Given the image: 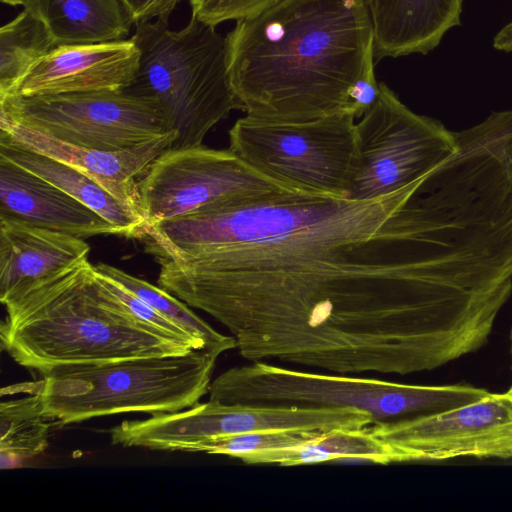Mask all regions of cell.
<instances>
[{
	"label": "cell",
	"mask_w": 512,
	"mask_h": 512,
	"mask_svg": "<svg viewBox=\"0 0 512 512\" xmlns=\"http://www.w3.org/2000/svg\"><path fill=\"white\" fill-rule=\"evenodd\" d=\"M471 225L424 175L380 198L295 193L253 243L161 261L158 284L248 361L408 375L480 349L498 316Z\"/></svg>",
	"instance_id": "1"
},
{
	"label": "cell",
	"mask_w": 512,
	"mask_h": 512,
	"mask_svg": "<svg viewBox=\"0 0 512 512\" xmlns=\"http://www.w3.org/2000/svg\"><path fill=\"white\" fill-rule=\"evenodd\" d=\"M226 39L233 90L261 121L350 113L351 90L374 65L364 0H278L237 20Z\"/></svg>",
	"instance_id": "2"
},
{
	"label": "cell",
	"mask_w": 512,
	"mask_h": 512,
	"mask_svg": "<svg viewBox=\"0 0 512 512\" xmlns=\"http://www.w3.org/2000/svg\"><path fill=\"white\" fill-rule=\"evenodd\" d=\"M4 306L2 349L42 376L62 368L193 350L132 316L88 259Z\"/></svg>",
	"instance_id": "3"
},
{
	"label": "cell",
	"mask_w": 512,
	"mask_h": 512,
	"mask_svg": "<svg viewBox=\"0 0 512 512\" xmlns=\"http://www.w3.org/2000/svg\"><path fill=\"white\" fill-rule=\"evenodd\" d=\"M140 52L138 72L125 90L160 105L176 139L169 149L202 145L206 134L242 106L233 90L227 39L191 15L181 30L168 18L136 24L132 36Z\"/></svg>",
	"instance_id": "4"
},
{
	"label": "cell",
	"mask_w": 512,
	"mask_h": 512,
	"mask_svg": "<svg viewBox=\"0 0 512 512\" xmlns=\"http://www.w3.org/2000/svg\"><path fill=\"white\" fill-rule=\"evenodd\" d=\"M219 356L206 350L62 368L24 384L44 415L68 425L127 412H177L209 393Z\"/></svg>",
	"instance_id": "5"
},
{
	"label": "cell",
	"mask_w": 512,
	"mask_h": 512,
	"mask_svg": "<svg viewBox=\"0 0 512 512\" xmlns=\"http://www.w3.org/2000/svg\"><path fill=\"white\" fill-rule=\"evenodd\" d=\"M489 394L468 385L403 384L251 361L213 379L209 400L224 404L355 408L370 413L377 424L450 410Z\"/></svg>",
	"instance_id": "6"
},
{
	"label": "cell",
	"mask_w": 512,
	"mask_h": 512,
	"mask_svg": "<svg viewBox=\"0 0 512 512\" xmlns=\"http://www.w3.org/2000/svg\"><path fill=\"white\" fill-rule=\"evenodd\" d=\"M355 116L267 122L245 116L229 150L266 178L296 192L348 198L359 167Z\"/></svg>",
	"instance_id": "7"
},
{
	"label": "cell",
	"mask_w": 512,
	"mask_h": 512,
	"mask_svg": "<svg viewBox=\"0 0 512 512\" xmlns=\"http://www.w3.org/2000/svg\"><path fill=\"white\" fill-rule=\"evenodd\" d=\"M0 107L1 116L91 149H129L174 132L155 99L127 90L13 95Z\"/></svg>",
	"instance_id": "8"
},
{
	"label": "cell",
	"mask_w": 512,
	"mask_h": 512,
	"mask_svg": "<svg viewBox=\"0 0 512 512\" xmlns=\"http://www.w3.org/2000/svg\"><path fill=\"white\" fill-rule=\"evenodd\" d=\"M359 167L348 198L372 200L420 179L457 148L456 132L418 115L384 83L356 123Z\"/></svg>",
	"instance_id": "9"
},
{
	"label": "cell",
	"mask_w": 512,
	"mask_h": 512,
	"mask_svg": "<svg viewBox=\"0 0 512 512\" xmlns=\"http://www.w3.org/2000/svg\"><path fill=\"white\" fill-rule=\"evenodd\" d=\"M149 225L218 204H245L299 193L249 167L232 151L204 147L167 149L138 181Z\"/></svg>",
	"instance_id": "10"
},
{
	"label": "cell",
	"mask_w": 512,
	"mask_h": 512,
	"mask_svg": "<svg viewBox=\"0 0 512 512\" xmlns=\"http://www.w3.org/2000/svg\"><path fill=\"white\" fill-rule=\"evenodd\" d=\"M393 463L461 457L512 459V394L490 393L459 407L369 426Z\"/></svg>",
	"instance_id": "11"
},
{
	"label": "cell",
	"mask_w": 512,
	"mask_h": 512,
	"mask_svg": "<svg viewBox=\"0 0 512 512\" xmlns=\"http://www.w3.org/2000/svg\"><path fill=\"white\" fill-rule=\"evenodd\" d=\"M375 424L372 415L355 408L294 405L224 404L209 400L170 413L165 421L169 442L178 450L221 436L267 430H309L328 433Z\"/></svg>",
	"instance_id": "12"
},
{
	"label": "cell",
	"mask_w": 512,
	"mask_h": 512,
	"mask_svg": "<svg viewBox=\"0 0 512 512\" xmlns=\"http://www.w3.org/2000/svg\"><path fill=\"white\" fill-rule=\"evenodd\" d=\"M141 52L133 37L125 40L60 45L41 59L15 95L122 91L134 81Z\"/></svg>",
	"instance_id": "13"
},
{
	"label": "cell",
	"mask_w": 512,
	"mask_h": 512,
	"mask_svg": "<svg viewBox=\"0 0 512 512\" xmlns=\"http://www.w3.org/2000/svg\"><path fill=\"white\" fill-rule=\"evenodd\" d=\"M1 138L85 173L144 217L138 179L176 139L169 132L133 148L99 150L70 144L1 116ZM145 218V217H144ZM146 220V219H145Z\"/></svg>",
	"instance_id": "14"
},
{
	"label": "cell",
	"mask_w": 512,
	"mask_h": 512,
	"mask_svg": "<svg viewBox=\"0 0 512 512\" xmlns=\"http://www.w3.org/2000/svg\"><path fill=\"white\" fill-rule=\"evenodd\" d=\"M0 219L80 238L118 235L92 209L42 177L0 155Z\"/></svg>",
	"instance_id": "15"
},
{
	"label": "cell",
	"mask_w": 512,
	"mask_h": 512,
	"mask_svg": "<svg viewBox=\"0 0 512 512\" xmlns=\"http://www.w3.org/2000/svg\"><path fill=\"white\" fill-rule=\"evenodd\" d=\"M89 251L83 238L0 219L1 303L87 260Z\"/></svg>",
	"instance_id": "16"
},
{
	"label": "cell",
	"mask_w": 512,
	"mask_h": 512,
	"mask_svg": "<svg viewBox=\"0 0 512 512\" xmlns=\"http://www.w3.org/2000/svg\"><path fill=\"white\" fill-rule=\"evenodd\" d=\"M464 0H364L374 37V57L427 54L460 25Z\"/></svg>",
	"instance_id": "17"
},
{
	"label": "cell",
	"mask_w": 512,
	"mask_h": 512,
	"mask_svg": "<svg viewBox=\"0 0 512 512\" xmlns=\"http://www.w3.org/2000/svg\"><path fill=\"white\" fill-rule=\"evenodd\" d=\"M0 155L59 187L112 224L119 236L143 239L144 217L83 172L0 137Z\"/></svg>",
	"instance_id": "18"
},
{
	"label": "cell",
	"mask_w": 512,
	"mask_h": 512,
	"mask_svg": "<svg viewBox=\"0 0 512 512\" xmlns=\"http://www.w3.org/2000/svg\"><path fill=\"white\" fill-rule=\"evenodd\" d=\"M57 46L125 40L133 21L121 0H24Z\"/></svg>",
	"instance_id": "19"
},
{
	"label": "cell",
	"mask_w": 512,
	"mask_h": 512,
	"mask_svg": "<svg viewBox=\"0 0 512 512\" xmlns=\"http://www.w3.org/2000/svg\"><path fill=\"white\" fill-rule=\"evenodd\" d=\"M332 461L385 465L393 463V458L389 448L370 432L368 426L362 429H339L324 433L317 439L297 447L253 456L249 463L295 466Z\"/></svg>",
	"instance_id": "20"
},
{
	"label": "cell",
	"mask_w": 512,
	"mask_h": 512,
	"mask_svg": "<svg viewBox=\"0 0 512 512\" xmlns=\"http://www.w3.org/2000/svg\"><path fill=\"white\" fill-rule=\"evenodd\" d=\"M57 47L37 17L23 10L0 29V97L13 96L32 68Z\"/></svg>",
	"instance_id": "21"
},
{
	"label": "cell",
	"mask_w": 512,
	"mask_h": 512,
	"mask_svg": "<svg viewBox=\"0 0 512 512\" xmlns=\"http://www.w3.org/2000/svg\"><path fill=\"white\" fill-rule=\"evenodd\" d=\"M51 421V420H50ZM44 415L39 395H28L0 404L1 469L42 454L49 445L51 422Z\"/></svg>",
	"instance_id": "22"
},
{
	"label": "cell",
	"mask_w": 512,
	"mask_h": 512,
	"mask_svg": "<svg viewBox=\"0 0 512 512\" xmlns=\"http://www.w3.org/2000/svg\"><path fill=\"white\" fill-rule=\"evenodd\" d=\"M94 267L99 274L121 284L158 313L203 343L212 353L220 356L226 351L236 349V341L231 335H224L214 329L195 314L189 305L165 289L108 264L99 263Z\"/></svg>",
	"instance_id": "23"
},
{
	"label": "cell",
	"mask_w": 512,
	"mask_h": 512,
	"mask_svg": "<svg viewBox=\"0 0 512 512\" xmlns=\"http://www.w3.org/2000/svg\"><path fill=\"white\" fill-rule=\"evenodd\" d=\"M322 434L309 430H267L221 436L195 445L190 452L225 455L246 463L253 456L297 447Z\"/></svg>",
	"instance_id": "24"
},
{
	"label": "cell",
	"mask_w": 512,
	"mask_h": 512,
	"mask_svg": "<svg viewBox=\"0 0 512 512\" xmlns=\"http://www.w3.org/2000/svg\"><path fill=\"white\" fill-rule=\"evenodd\" d=\"M97 272V271H96ZM98 273V272H97ZM105 285L122 302L129 313L137 320L161 333L165 337L182 344L190 349L208 350L203 343L190 336L181 327L158 313L149 304L133 294L116 281L98 273ZM209 351V350H208ZM211 352V351H210ZM215 354V353H214ZM217 355V354H216Z\"/></svg>",
	"instance_id": "25"
},
{
	"label": "cell",
	"mask_w": 512,
	"mask_h": 512,
	"mask_svg": "<svg viewBox=\"0 0 512 512\" xmlns=\"http://www.w3.org/2000/svg\"><path fill=\"white\" fill-rule=\"evenodd\" d=\"M278 0H189L192 15L216 27L228 20H239L256 14Z\"/></svg>",
	"instance_id": "26"
},
{
	"label": "cell",
	"mask_w": 512,
	"mask_h": 512,
	"mask_svg": "<svg viewBox=\"0 0 512 512\" xmlns=\"http://www.w3.org/2000/svg\"><path fill=\"white\" fill-rule=\"evenodd\" d=\"M380 96V83L374 75V65L367 68L363 75L354 84L350 93V113L355 118L362 117L378 101Z\"/></svg>",
	"instance_id": "27"
},
{
	"label": "cell",
	"mask_w": 512,
	"mask_h": 512,
	"mask_svg": "<svg viewBox=\"0 0 512 512\" xmlns=\"http://www.w3.org/2000/svg\"><path fill=\"white\" fill-rule=\"evenodd\" d=\"M182 0H121L133 23L168 18Z\"/></svg>",
	"instance_id": "28"
},
{
	"label": "cell",
	"mask_w": 512,
	"mask_h": 512,
	"mask_svg": "<svg viewBox=\"0 0 512 512\" xmlns=\"http://www.w3.org/2000/svg\"><path fill=\"white\" fill-rule=\"evenodd\" d=\"M493 47L496 50L512 51V22L505 25L494 37Z\"/></svg>",
	"instance_id": "29"
},
{
	"label": "cell",
	"mask_w": 512,
	"mask_h": 512,
	"mask_svg": "<svg viewBox=\"0 0 512 512\" xmlns=\"http://www.w3.org/2000/svg\"><path fill=\"white\" fill-rule=\"evenodd\" d=\"M1 3L9 6H22L24 0H0Z\"/></svg>",
	"instance_id": "30"
},
{
	"label": "cell",
	"mask_w": 512,
	"mask_h": 512,
	"mask_svg": "<svg viewBox=\"0 0 512 512\" xmlns=\"http://www.w3.org/2000/svg\"><path fill=\"white\" fill-rule=\"evenodd\" d=\"M511 353H512V331H511ZM508 391L512 394V386L508 389Z\"/></svg>",
	"instance_id": "31"
}]
</instances>
